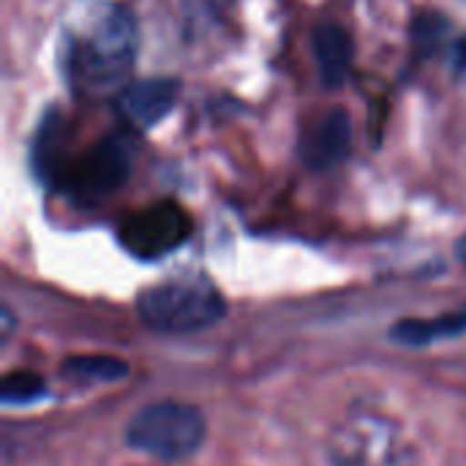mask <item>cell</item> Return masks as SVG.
Instances as JSON below:
<instances>
[{
	"instance_id": "obj_1",
	"label": "cell",
	"mask_w": 466,
	"mask_h": 466,
	"mask_svg": "<svg viewBox=\"0 0 466 466\" xmlns=\"http://www.w3.org/2000/svg\"><path fill=\"white\" fill-rule=\"evenodd\" d=\"M137 57V27L123 5L93 3L66 33L68 85L87 98L120 93Z\"/></svg>"
},
{
	"instance_id": "obj_2",
	"label": "cell",
	"mask_w": 466,
	"mask_h": 466,
	"mask_svg": "<svg viewBox=\"0 0 466 466\" xmlns=\"http://www.w3.org/2000/svg\"><path fill=\"white\" fill-rule=\"evenodd\" d=\"M145 328L161 336H186L216 325L224 311V295L208 279H175L147 287L137 300Z\"/></svg>"
},
{
	"instance_id": "obj_3",
	"label": "cell",
	"mask_w": 466,
	"mask_h": 466,
	"mask_svg": "<svg viewBox=\"0 0 466 466\" xmlns=\"http://www.w3.org/2000/svg\"><path fill=\"white\" fill-rule=\"evenodd\" d=\"M205 434L208 423L197 407L183 401H156L131 418L126 442L137 453L161 461H183L202 448Z\"/></svg>"
},
{
	"instance_id": "obj_4",
	"label": "cell",
	"mask_w": 466,
	"mask_h": 466,
	"mask_svg": "<svg viewBox=\"0 0 466 466\" xmlns=\"http://www.w3.org/2000/svg\"><path fill=\"white\" fill-rule=\"evenodd\" d=\"M333 466H412V453L396 423L360 412L347 418L330 437Z\"/></svg>"
},
{
	"instance_id": "obj_5",
	"label": "cell",
	"mask_w": 466,
	"mask_h": 466,
	"mask_svg": "<svg viewBox=\"0 0 466 466\" xmlns=\"http://www.w3.org/2000/svg\"><path fill=\"white\" fill-rule=\"evenodd\" d=\"M131 177V142L126 134H106L79 158L66 164L63 183L82 205H96Z\"/></svg>"
},
{
	"instance_id": "obj_6",
	"label": "cell",
	"mask_w": 466,
	"mask_h": 466,
	"mask_svg": "<svg viewBox=\"0 0 466 466\" xmlns=\"http://www.w3.org/2000/svg\"><path fill=\"white\" fill-rule=\"evenodd\" d=\"M194 229L188 210L172 199L126 213L117 224L120 246L137 259H161L180 248Z\"/></svg>"
},
{
	"instance_id": "obj_7",
	"label": "cell",
	"mask_w": 466,
	"mask_h": 466,
	"mask_svg": "<svg viewBox=\"0 0 466 466\" xmlns=\"http://www.w3.org/2000/svg\"><path fill=\"white\" fill-rule=\"evenodd\" d=\"M350 150H352V120L341 106H333L319 117H314L303 128L298 145L300 161L314 172L339 167L341 161L350 158Z\"/></svg>"
},
{
	"instance_id": "obj_8",
	"label": "cell",
	"mask_w": 466,
	"mask_h": 466,
	"mask_svg": "<svg viewBox=\"0 0 466 466\" xmlns=\"http://www.w3.org/2000/svg\"><path fill=\"white\" fill-rule=\"evenodd\" d=\"M180 96V82L172 76H150L139 82H128L115 96V109L128 131H145L158 126L175 106Z\"/></svg>"
},
{
	"instance_id": "obj_9",
	"label": "cell",
	"mask_w": 466,
	"mask_h": 466,
	"mask_svg": "<svg viewBox=\"0 0 466 466\" xmlns=\"http://www.w3.org/2000/svg\"><path fill=\"white\" fill-rule=\"evenodd\" d=\"M314 55L319 63L322 82L328 87H339L347 82L352 71V57H355L352 35L336 22H319L314 27Z\"/></svg>"
},
{
	"instance_id": "obj_10",
	"label": "cell",
	"mask_w": 466,
	"mask_h": 466,
	"mask_svg": "<svg viewBox=\"0 0 466 466\" xmlns=\"http://www.w3.org/2000/svg\"><path fill=\"white\" fill-rule=\"evenodd\" d=\"M466 333V306L434 319H401L390 328V341L404 347H429Z\"/></svg>"
},
{
	"instance_id": "obj_11",
	"label": "cell",
	"mask_w": 466,
	"mask_h": 466,
	"mask_svg": "<svg viewBox=\"0 0 466 466\" xmlns=\"http://www.w3.org/2000/svg\"><path fill=\"white\" fill-rule=\"evenodd\" d=\"M33 169L46 183L63 177L66 172L60 161V117L55 112H49L38 126V134L33 142Z\"/></svg>"
},
{
	"instance_id": "obj_12",
	"label": "cell",
	"mask_w": 466,
	"mask_h": 466,
	"mask_svg": "<svg viewBox=\"0 0 466 466\" xmlns=\"http://www.w3.org/2000/svg\"><path fill=\"white\" fill-rule=\"evenodd\" d=\"M63 374L76 382H115L128 374V366L117 358L90 355V358H68L63 363Z\"/></svg>"
},
{
	"instance_id": "obj_13",
	"label": "cell",
	"mask_w": 466,
	"mask_h": 466,
	"mask_svg": "<svg viewBox=\"0 0 466 466\" xmlns=\"http://www.w3.org/2000/svg\"><path fill=\"white\" fill-rule=\"evenodd\" d=\"M448 19L437 11H420L412 22V44L418 57H429L445 38Z\"/></svg>"
},
{
	"instance_id": "obj_14",
	"label": "cell",
	"mask_w": 466,
	"mask_h": 466,
	"mask_svg": "<svg viewBox=\"0 0 466 466\" xmlns=\"http://www.w3.org/2000/svg\"><path fill=\"white\" fill-rule=\"evenodd\" d=\"M46 393V382L33 371H11L3 377V404H30Z\"/></svg>"
},
{
	"instance_id": "obj_15",
	"label": "cell",
	"mask_w": 466,
	"mask_h": 466,
	"mask_svg": "<svg viewBox=\"0 0 466 466\" xmlns=\"http://www.w3.org/2000/svg\"><path fill=\"white\" fill-rule=\"evenodd\" d=\"M456 63H459L461 68H466V38H461L459 46H456Z\"/></svg>"
},
{
	"instance_id": "obj_16",
	"label": "cell",
	"mask_w": 466,
	"mask_h": 466,
	"mask_svg": "<svg viewBox=\"0 0 466 466\" xmlns=\"http://www.w3.org/2000/svg\"><path fill=\"white\" fill-rule=\"evenodd\" d=\"M456 257H459V259L466 265V235L459 240V246H456Z\"/></svg>"
}]
</instances>
